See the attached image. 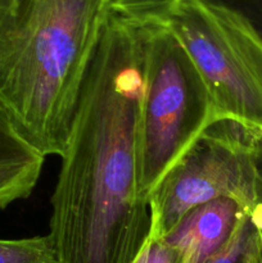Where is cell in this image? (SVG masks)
<instances>
[{
	"label": "cell",
	"instance_id": "6da1fadb",
	"mask_svg": "<svg viewBox=\"0 0 262 263\" xmlns=\"http://www.w3.org/2000/svg\"><path fill=\"white\" fill-rule=\"evenodd\" d=\"M140 20L110 8L51 197L57 263H133L149 231L139 192Z\"/></svg>",
	"mask_w": 262,
	"mask_h": 263
},
{
	"label": "cell",
	"instance_id": "7a4b0ae2",
	"mask_svg": "<svg viewBox=\"0 0 262 263\" xmlns=\"http://www.w3.org/2000/svg\"><path fill=\"white\" fill-rule=\"evenodd\" d=\"M109 0H0V105L44 156L62 157Z\"/></svg>",
	"mask_w": 262,
	"mask_h": 263
},
{
	"label": "cell",
	"instance_id": "3957f363",
	"mask_svg": "<svg viewBox=\"0 0 262 263\" xmlns=\"http://www.w3.org/2000/svg\"><path fill=\"white\" fill-rule=\"evenodd\" d=\"M139 20L144 77L139 192L148 203L162 179L218 117L199 71L169 25L157 17Z\"/></svg>",
	"mask_w": 262,
	"mask_h": 263
},
{
	"label": "cell",
	"instance_id": "277c9868",
	"mask_svg": "<svg viewBox=\"0 0 262 263\" xmlns=\"http://www.w3.org/2000/svg\"><path fill=\"white\" fill-rule=\"evenodd\" d=\"M162 20L199 71L218 120L262 133V41L231 13L180 0Z\"/></svg>",
	"mask_w": 262,
	"mask_h": 263
},
{
	"label": "cell",
	"instance_id": "5b68a950",
	"mask_svg": "<svg viewBox=\"0 0 262 263\" xmlns=\"http://www.w3.org/2000/svg\"><path fill=\"white\" fill-rule=\"evenodd\" d=\"M257 133L230 120L211 123L149 195V238L163 239L190 211L221 198L251 211Z\"/></svg>",
	"mask_w": 262,
	"mask_h": 263
},
{
	"label": "cell",
	"instance_id": "8992f818",
	"mask_svg": "<svg viewBox=\"0 0 262 263\" xmlns=\"http://www.w3.org/2000/svg\"><path fill=\"white\" fill-rule=\"evenodd\" d=\"M251 211L229 198L190 211L164 240L180 254L181 263H204L217 254Z\"/></svg>",
	"mask_w": 262,
	"mask_h": 263
},
{
	"label": "cell",
	"instance_id": "52a82bcc",
	"mask_svg": "<svg viewBox=\"0 0 262 263\" xmlns=\"http://www.w3.org/2000/svg\"><path fill=\"white\" fill-rule=\"evenodd\" d=\"M45 156L32 145L0 105V210L35 189Z\"/></svg>",
	"mask_w": 262,
	"mask_h": 263
},
{
	"label": "cell",
	"instance_id": "ba28073f",
	"mask_svg": "<svg viewBox=\"0 0 262 263\" xmlns=\"http://www.w3.org/2000/svg\"><path fill=\"white\" fill-rule=\"evenodd\" d=\"M0 263H57L50 235L0 239Z\"/></svg>",
	"mask_w": 262,
	"mask_h": 263
},
{
	"label": "cell",
	"instance_id": "9c48e42d",
	"mask_svg": "<svg viewBox=\"0 0 262 263\" xmlns=\"http://www.w3.org/2000/svg\"><path fill=\"white\" fill-rule=\"evenodd\" d=\"M258 246V229L249 212L241 218L229 243L204 263H253Z\"/></svg>",
	"mask_w": 262,
	"mask_h": 263
},
{
	"label": "cell",
	"instance_id": "30bf717a",
	"mask_svg": "<svg viewBox=\"0 0 262 263\" xmlns=\"http://www.w3.org/2000/svg\"><path fill=\"white\" fill-rule=\"evenodd\" d=\"M241 21L262 41V0H202Z\"/></svg>",
	"mask_w": 262,
	"mask_h": 263
},
{
	"label": "cell",
	"instance_id": "8fae6325",
	"mask_svg": "<svg viewBox=\"0 0 262 263\" xmlns=\"http://www.w3.org/2000/svg\"><path fill=\"white\" fill-rule=\"evenodd\" d=\"M180 0H109L112 9L138 18L162 15Z\"/></svg>",
	"mask_w": 262,
	"mask_h": 263
},
{
	"label": "cell",
	"instance_id": "7c38bea8",
	"mask_svg": "<svg viewBox=\"0 0 262 263\" xmlns=\"http://www.w3.org/2000/svg\"><path fill=\"white\" fill-rule=\"evenodd\" d=\"M133 263H181L180 254L164 239L146 236Z\"/></svg>",
	"mask_w": 262,
	"mask_h": 263
},
{
	"label": "cell",
	"instance_id": "4fadbf2b",
	"mask_svg": "<svg viewBox=\"0 0 262 263\" xmlns=\"http://www.w3.org/2000/svg\"><path fill=\"white\" fill-rule=\"evenodd\" d=\"M254 168V203L251 210V217L254 225L262 234V133L254 135L252 148Z\"/></svg>",
	"mask_w": 262,
	"mask_h": 263
},
{
	"label": "cell",
	"instance_id": "5bb4252c",
	"mask_svg": "<svg viewBox=\"0 0 262 263\" xmlns=\"http://www.w3.org/2000/svg\"><path fill=\"white\" fill-rule=\"evenodd\" d=\"M258 233H259V247H258V251H257L256 258H254L253 263H262V234L259 230H258Z\"/></svg>",
	"mask_w": 262,
	"mask_h": 263
}]
</instances>
